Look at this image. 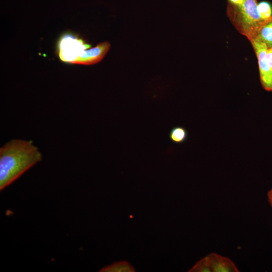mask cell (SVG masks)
<instances>
[{
    "mask_svg": "<svg viewBox=\"0 0 272 272\" xmlns=\"http://www.w3.org/2000/svg\"><path fill=\"white\" fill-rule=\"evenodd\" d=\"M42 160L32 141L12 140L0 148V190Z\"/></svg>",
    "mask_w": 272,
    "mask_h": 272,
    "instance_id": "cell-1",
    "label": "cell"
},
{
    "mask_svg": "<svg viewBox=\"0 0 272 272\" xmlns=\"http://www.w3.org/2000/svg\"><path fill=\"white\" fill-rule=\"evenodd\" d=\"M227 15L236 30L250 42L255 39L264 21L257 9V0H244L240 5L228 3Z\"/></svg>",
    "mask_w": 272,
    "mask_h": 272,
    "instance_id": "cell-2",
    "label": "cell"
},
{
    "mask_svg": "<svg viewBox=\"0 0 272 272\" xmlns=\"http://www.w3.org/2000/svg\"><path fill=\"white\" fill-rule=\"evenodd\" d=\"M188 271L238 272L239 270L229 258L212 253L197 261Z\"/></svg>",
    "mask_w": 272,
    "mask_h": 272,
    "instance_id": "cell-3",
    "label": "cell"
},
{
    "mask_svg": "<svg viewBox=\"0 0 272 272\" xmlns=\"http://www.w3.org/2000/svg\"><path fill=\"white\" fill-rule=\"evenodd\" d=\"M250 43L258 59L261 85L266 91H272V69L265 59L267 47L264 42L257 38L252 40Z\"/></svg>",
    "mask_w": 272,
    "mask_h": 272,
    "instance_id": "cell-4",
    "label": "cell"
},
{
    "mask_svg": "<svg viewBox=\"0 0 272 272\" xmlns=\"http://www.w3.org/2000/svg\"><path fill=\"white\" fill-rule=\"evenodd\" d=\"M110 44L107 41L98 44L96 46L83 52L71 63L91 65L100 61L108 52Z\"/></svg>",
    "mask_w": 272,
    "mask_h": 272,
    "instance_id": "cell-5",
    "label": "cell"
},
{
    "mask_svg": "<svg viewBox=\"0 0 272 272\" xmlns=\"http://www.w3.org/2000/svg\"><path fill=\"white\" fill-rule=\"evenodd\" d=\"M66 38L63 43L61 42L59 57L62 60L71 63L79 57L78 50H84L87 47L79 39L72 37Z\"/></svg>",
    "mask_w": 272,
    "mask_h": 272,
    "instance_id": "cell-6",
    "label": "cell"
},
{
    "mask_svg": "<svg viewBox=\"0 0 272 272\" xmlns=\"http://www.w3.org/2000/svg\"><path fill=\"white\" fill-rule=\"evenodd\" d=\"M256 38L264 42L267 48L272 47V16L263 21Z\"/></svg>",
    "mask_w": 272,
    "mask_h": 272,
    "instance_id": "cell-7",
    "label": "cell"
},
{
    "mask_svg": "<svg viewBox=\"0 0 272 272\" xmlns=\"http://www.w3.org/2000/svg\"><path fill=\"white\" fill-rule=\"evenodd\" d=\"M100 272H134V267L126 261L116 262L102 268Z\"/></svg>",
    "mask_w": 272,
    "mask_h": 272,
    "instance_id": "cell-8",
    "label": "cell"
},
{
    "mask_svg": "<svg viewBox=\"0 0 272 272\" xmlns=\"http://www.w3.org/2000/svg\"><path fill=\"white\" fill-rule=\"evenodd\" d=\"M188 137L186 129L182 126H175L171 129L169 138L171 142L176 144H182L186 141Z\"/></svg>",
    "mask_w": 272,
    "mask_h": 272,
    "instance_id": "cell-9",
    "label": "cell"
},
{
    "mask_svg": "<svg viewBox=\"0 0 272 272\" xmlns=\"http://www.w3.org/2000/svg\"><path fill=\"white\" fill-rule=\"evenodd\" d=\"M257 9L260 18L265 21L272 16V5L267 1H262L257 4Z\"/></svg>",
    "mask_w": 272,
    "mask_h": 272,
    "instance_id": "cell-10",
    "label": "cell"
},
{
    "mask_svg": "<svg viewBox=\"0 0 272 272\" xmlns=\"http://www.w3.org/2000/svg\"><path fill=\"white\" fill-rule=\"evenodd\" d=\"M265 59L267 64L272 69V47L267 49L265 54Z\"/></svg>",
    "mask_w": 272,
    "mask_h": 272,
    "instance_id": "cell-11",
    "label": "cell"
},
{
    "mask_svg": "<svg viewBox=\"0 0 272 272\" xmlns=\"http://www.w3.org/2000/svg\"><path fill=\"white\" fill-rule=\"evenodd\" d=\"M243 1L244 0H228V3L234 5H240L243 3Z\"/></svg>",
    "mask_w": 272,
    "mask_h": 272,
    "instance_id": "cell-12",
    "label": "cell"
},
{
    "mask_svg": "<svg viewBox=\"0 0 272 272\" xmlns=\"http://www.w3.org/2000/svg\"><path fill=\"white\" fill-rule=\"evenodd\" d=\"M268 201L272 207V189L269 190L267 193Z\"/></svg>",
    "mask_w": 272,
    "mask_h": 272,
    "instance_id": "cell-13",
    "label": "cell"
}]
</instances>
